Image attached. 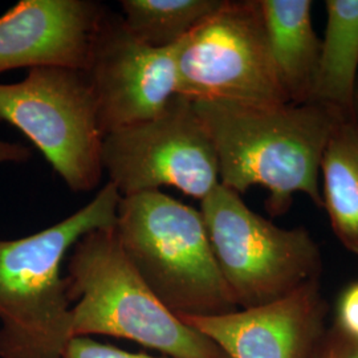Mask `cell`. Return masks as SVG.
Returning <instances> with one entry per match:
<instances>
[{
	"instance_id": "13",
	"label": "cell",
	"mask_w": 358,
	"mask_h": 358,
	"mask_svg": "<svg viewBox=\"0 0 358 358\" xmlns=\"http://www.w3.org/2000/svg\"><path fill=\"white\" fill-rule=\"evenodd\" d=\"M327 24L312 100L355 118L358 90V0H327Z\"/></svg>"
},
{
	"instance_id": "9",
	"label": "cell",
	"mask_w": 358,
	"mask_h": 358,
	"mask_svg": "<svg viewBox=\"0 0 358 358\" xmlns=\"http://www.w3.org/2000/svg\"><path fill=\"white\" fill-rule=\"evenodd\" d=\"M178 45L152 48L106 10L87 69L103 136L154 118L178 96Z\"/></svg>"
},
{
	"instance_id": "8",
	"label": "cell",
	"mask_w": 358,
	"mask_h": 358,
	"mask_svg": "<svg viewBox=\"0 0 358 358\" xmlns=\"http://www.w3.org/2000/svg\"><path fill=\"white\" fill-rule=\"evenodd\" d=\"M101 161L121 196L167 186L202 202L220 185L213 140L180 94L154 118L105 134Z\"/></svg>"
},
{
	"instance_id": "15",
	"label": "cell",
	"mask_w": 358,
	"mask_h": 358,
	"mask_svg": "<svg viewBox=\"0 0 358 358\" xmlns=\"http://www.w3.org/2000/svg\"><path fill=\"white\" fill-rule=\"evenodd\" d=\"M224 0H121L122 23L152 48H170L217 13Z\"/></svg>"
},
{
	"instance_id": "7",
	"label": "cell",
	"mask_w": 358,
	"mask_h": 358,
	"mask_svg": "<svg viewBox=\"0 0 358 358\" xmlns=\"http://www.w3.org/2000/svg\"><path fill=\"white\" fill-rule=\"evenodd\" d=\"M178 94L194 101L289 103L272 55L260 0H224L178 45Z\"/></svg>"
},
{
	"instance_id": "6",
	"label": "cell",
	"mask_w": 358,
	"mask_h": 358,
	"mask_svg": "<svg viewBox=\"0 0 358 358\" xmlns=\"http://www.w3.org/2000/svg\"><path fill=\"white\" fill-rule=\"evenodd\" d=\"M0 122L20 130L76 192L100 185L103 131L90 77L66 68H32L0 84Z\"/></svg>"
},
{
	"instance_id": "4",
	"label": "cell",
	"mask_w": 358,
	"mask_h": 358,
	"mask_svg": "<svg viewBox=\"0 0 358 358\" xmlns=\"http://www.w3.org/2000/svg\"><path fill=\"white\" fill-rule=\"evenodd\" d=\"M115 231L142 280L177 316L239 309L217 267L199 210L161 190L121 196Z\"/></svg>"
},
{
	"instance_id": "2",
	"label": "cell",
	"mask_w": 358,
	"mask_h": 358,
	"mask_svg": "<svg viewBox=\"0 0 358 358\" xmlns=\"http://www.w3.org/2000/svg\"><path fill=\"white\" fill-rule=\"evenodd\" d=\"M121 195L108 182L75 214L20 239H0V358H60L72 337L65 255L87 234L113 229Z\"/></svg>"
},
{
	"instance_id": "14",
	"label": "cell",
	"mask_w": 358,
	"mask_h": 358,
	"mask_svg": "<svg viewBox=\"0 0 358 358\" xmlns=\"http://www.w3.org/2000/svg\"><path fill=\"white\" fill-rule=\"evenodd\" d=\"M322 208L334 234L358 254V121L344 118L333 130L321 161Z\"/></svg>"
},
{
	"instance_id": "11",
	"label": "cell",
	"mask_w": 358,
	"mask_h": 358,
	"mask_svg": "<svg viewBox=\"0 0 358 358\" xmlns=\"http://www.w3.org/2000/svg\"><path fill=\"white\" fill-rule=\"evenodd\" d=\"M317 280L264 306L213 316H178L229 358H306L320 325Z\"/></svg>"
},
{
	"instance_id": "18",
	"label": "cell",
	"mask_w": 358,
	"mask_h": 358,
	"mask_svg": "<svg viewBox=\"0 0 358 358\" xmlns=\"http://www.w3.org/2000/svg\"><path fill=\"white\" fill-rule=\"evenodd\" d=\"M31 149L24 145L0 140V165L15 162L22 164L31 158Z\"/></svg>"
},
{
	"instance_id": "10",
	"label": "cell",
	"mask_w": 358,
	"mask_h": 358,
	"mask_svg": "<svg viewBox=\"0 0 358 358\" xmlns=\"http://www.w3.org/2000/svg\"><path fill=\"white\" fill-rule=\"evenodd\" d=\"M106 8L93 0H22L0 16V73L22 68L87 72Z\"/></svg>"
},
{
	"instance_id": "20",
	"label": "cell",
	"mask_w": 358,
	"mask_h": 358,
	"mask_svg": "<svg viewBox=\"0 0 358 358\" xmlns=\"http://www.w3.org/2000/svg\"><path fill=\"white\" fill-rule=\"evenodd\" d=\"M345 358H358V349L355 350V352H352L350 355H348Z\"/></svg>"
},
{
	"instance_id": "1",
	"label": "cell",
	"mask_w": 358,
	"mask_h": 358,
	"mask_svg": "<svg viewBox=\"0 0 358 358\" xmlns=\"http://www.w3.org/2000/svg\"><path fill=\"white\" fill-rule=\"evenodd\" d=\"M194 105L214 143L222 186L239 195L266 189L271 215L284 214L294 194L322 208V155L333 130L348 117L316 101Z\"/></svg>"
},
{
	"instance_id": "12",
	"label": "cell",
	"mask_w": 358,
	"mask_h": 358,
	"mask_svg": "<svg viewBox=\"0 0 358 358\" xmlns=\"http://www.w3.org/2000/svg\"><path fill=\"white\" fill-rule=\"evenodd\" d=\"M269 51L289 103L312 100L321 38L310 0H260Z\"/></svg>"
},
{
	"instance_id": "5",
	"label": "cell",
	"mask_w": 358,
	"mask_h": 358,
	"mask_svg": "<svg viewBox=\"0 0 358 358\" xmlns=\"http://www.w3.org/2000/svg\"><path fill=\"white\" fill-rule=\"evenodd\" d=\"M199 211L236 307L264 306L317 280L320 251L306 229L276 226L222 185Z\"/></svg>"
},
{
	"instance_id": "17",
	"label": "cell",
	"mask_w": 358,
	"mask_h": 358,
	"mask_svg": "<svg viewBox=\"0 0 358 358\" xmlns=\"http://www.w3.org/2000/svg\"><path fill=\"white\" fill-rule=\"evenodd\" d=\"M338 321L348 336L358 343V282L349 285L338 301Z\"/></svg>"
},
{
	"instance_id": "16",
	"label": "cell",
	"mask_w": 358,
	"mask_h": 358,
	"mask_svg": "<svg viewBox=\"0 0 358 358\" xmlns=\"http://www.w3.org/2000/svg\"><path fill=\"white\" fill-rule=\"evenodd\" d=\"M60 358H157L140 353H130L115 346L105 345L90 337H73L65 346ZM164 358V357H162ZM167 358V357H165Z\"/></svg>"
},
{
	"instance_id": "19",
	"label": "cell",
	"mask_w": 358,
	"mask_h": 358,
	"mask_svg": "<svg viewBox=\"0 0 358 358\" xmlns=\"http://www.w3.org/2000/svg\"><path fill=\"white\" fill-rule=\"evenodd\" d=\"M355 115H356V120L358 121V90L357 96H356V106H355Z\"/></svg>"
},
{
	"instance_id": "3",
	"label": "cell",
	"mask_w": 358,
	"mask_h": 358,
	"mask_svg": "<svg viewBox=\"0 0 358 358\" xmlns=\"http://www.w3.org/2000/svg\"><path fill=\"white\" fill-rule=\"evenodd\" d=\"M72 337L94 334L136 341L167 358H229L179 319L129 262L115 227L84 235L68 263Z\"/></svg>"
}]
</instances>
